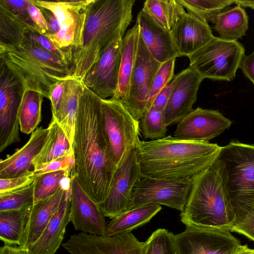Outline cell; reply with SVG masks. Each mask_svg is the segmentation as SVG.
Instances as JSON below:
<instances>
[{"label": "cell", "instance_id": "48", "mask_svg": "<svg viewBox=\"0 0 254 254\" xmlns=\"http://www.w3.org/2000/svg\"><path fill=\"white\" fill-rule=\"evenodd\" d=\"M172 85L170 82L158 93L151 106L163 112L169 100Z\"/></svg>", "mask_w": 254, "mask_h": 254}, {"label": "cell", "instance_id": "7", "mask_svg": "<svg viewBox=\"0 0 254 254\" xmlns=\"http://www.w3.org/2000/svg\"><path fill=\"white\" fill-rule=\"evenodd\" d=\"M245 48L238 41L214 37L208 43L189 56V67L204 79L231 81L245 56Z\"/></svg>", "mask_w": 254, "mask_h": 254}, {"label": "cell", "instance_id": "45", "mask_svg": "<svg viewBox=\"0 0 254 254\" xmlns=\"http://www.w3.org/2000/svg\"><path fill=\"white\" fill-rule=\"evenodd\" d=\"M28 14L40 34L47 36L49 31L43 14L38 6L36 5L31 0L27 7Z\"/></svg>", "mask_w": 254, "mask_h": 254}, {"label": "cell", "instance_id": "17", "mask_svg": "<svg viewBox=\"0 0 254 254\" xmlns=\"http://www.w3.org/2000/svg\"><path fill=\"white\" fill-rule=\"evenodd\" d=\"M232 123L218 110L198 107L178 123L174 137L186 140L209 142L228 128Z\"/></svg>", "mask_w": 254, "mask_h": 254}, {"label": "cell", "instance_id": "8", "mask_svg": "<svg viewBox=\"0 0 254 254\" xmlns=\"http://www.w3.org/2000/svg\"><path fill=\"white\" fill-rule=\"evenodd\" d=\"M101 100V122L110 155L118 168L139 139V121L127 110L120 100Z\"/></svg>", "mask_w": 254, "mask_h": 254}, {"label": "cell", "instance_id": "2", "mask_svg": "<svg viewBox=\"0 0 254 254\" xmlns=\"http://www.w3.org/2000/svg\"><path fill=\"white\" fill-rule=\"evenodd\" d=\"M221 147L209 142L182 140L171 135L138 139L135 147L142 175L159 179L192 178L210 166Z\"/></svg>", "mask_w": 254, "mask_h": 254}, {"label": "cell", "instance_id": "23", "mask_svg": "<svg viewBox=\"0 0 254 254\" xmlns=\"http://www.w3.org/2000/svg\"><path fill=\"white\" fill-rule=\"evenodd\" d=\"M70 193L69 184L58 208L41 236L27 251L28 254H55L59 249L70 221Z\"/></svg>", "mask_w": 254, "mask_h": 254}, {"label": "cell", "instance_id": "36", "mask_svg": "<svg viewBox=\"0 0 254 254\" xmlns=\"http://www.w3.org/2000/svg\"><path fill=\"white\" fill-rule=\"evenodd\" d=\"M142 135L151 140L165 137L168 126L164 114L151 106L139 120Z\"/></svg>", "mask_w": 254, "mask_h": 254}, {"label": "cell", "instance_id": "39", "mask_svg": "<svg viewBox=\"0 0 254 254\" xmlns=\"http://www.w3.org/2000/svg\"><path fill=\"white\" fill-rule=\"evenodd\" d=\"M34 180L33 172L19 177L0 178V196L25 188L33 184Z\"/></svg>", "mask_w": 254, "mask_h": 254}, {"label": "cell", "instance_id": "11", "mask_svg": "<svg viewBox=\"0 0 254 254\" xmlns=\"http://www.w3.org/2000/svg\"><path fill=\"white\" fill-rule=\"evenodd\" d=\"M161 64L150 54L140 34L128 94L126 99L121 101L127 110L138 121L148 109L149 91Z\"/></svg>", "mask_w": 254, "mask_h": 254}, {"label": "cell", "instance_id": "44", "mask_svg": "<svg viewBox=\"0 0 254 254\" xmlns=\"http://www.w3.org/2000/svg\"><path fill=\"white\" fill-rule=\"evenodd\" d=\"M230 231L241 233L254 241V208L242 221L235 224Z\"/></svg>", "mask_w": 254, "mask_h": 254}, {"label": "cell", "instance_id": "10", "mask_svg": "<svg viewBox=\"0 0 254 254\" xmlns=\"http://www.w3.org/2000/svg\"><path fill=\"white\" fill-rule=\"evenodd\" d=\"M192 183L193 178L159 179L141 174L133 188L128 210L148 204H156L182 211Z\"/></svg>", "mask_w": 254, "mask_h": 254}, {"label": "cell", "instance_id": "18", "mask_svg": "<svg viewBox=\"0 0 254 254\" xmlns=\"http://www.w3.org/2000/svg\"><path fill=\"white\" fill-rule=\"evenodd\" d=\"M203 79L189 66L174 76L171 82V92L163 112L168 127L178 124L193 110Z\"/></svg>", "mask_w": 254, "mask_h": 254}, {"label": "cell", "instance_id": "25", "mask_svg": "<svg viewBox=\"0 0 254 254\" xmlns=\"http://www.w3.org/2000/svg\"><path fill=\"white\" fill-rule=\"evenodd\" d=\"M139 35V27L136 21L134 25L126 33L123 38L118 86L112 98L123 101L127 95L136 58Z\"/></svg>", "mask_w": 254, "mask_h": 254}, {"label": "cell", "instance_id": "49", "mask_svg": "<svg viewBox=\"0 0 254 254\" xmlns=\"http://www.w3.org/2000/svg\"><path fill=\"white\" fill-rule=\"evenodd\" d=\"M0 254H28L19 246L4 245L0 248Z\"/></svg>", "mask_w": 254, "mask_h": 254}, {"label": "cell", "instance_id": "35", "mask_svg": "<svg viewBox=\"0 0 254 254\" xmlns=\"http://www.w3.org/2000/svg\"><path fill=\"white\" fill-rule=\"evenodd\" d=\"M143 254H178L175 235L165 229L155 230L144 242Z\"/></svg>", "mask_w": 254, "mask_h": 254}, {"label": "cell", "instance_id": "42", "mask_svg": "<svg viewBox=\"0 0 254 254\" xmlns=\"http://www.w3.org/2000/svg\"><path fill=\"white\" fill-rule=\"evenodd\" d=\"M69 77L57 81L50 87L48 99L51 102L52 117H56L59 112Z\"/></svg>", "mask_w": 254, "mask_h": 254}, {"label": "cell", "instance_id": "28", "mask_svg": "<svg viewBox=\"0 0 254 254\" xmlns=\"http://www.w3.org/2000/svg\"><path fill=\"white\" fill-rule=\"evenodd\" d=\"M161 209L160 205L148 204L128 210L112 219L107 224L105 236L131 232L149 222Z\"/></svg>", "mask_w": 254, "mask_h": 254}, {"label": "cell", "instance_id": "6", "mask_svg": "<svg viewBox=\"0 0 254 254\" xmlns=\"http://www.w3.org/2000/svg\"><path fill=\"white\" fill-rule=\"evenodd\" d=\"M211 165L221 180L238 223L254 208V144L231 142L221 147Z\"/></svg>", "mask_w": 254, "mask_h": 254}, {"label": "cell", "instance_id": "38", "mask_svg": "<svg viewBox=\"0 0 254 254\" xmlns=\"http://www.w3.org/2000/svg\"><path fill=\"white\" fill-rule=\"evenodd\" d=\"M176 59H170L161 64L152 83L149 94L148 109L158 93L170 83L174 77Z\"/></svg>", "mask_w": 254, "mask_h": 254}, {"label": "cell", "instance_id": "9", "mask_svg": "<svg viewBox=\"0 0 254 254\" xmlns=\"http://www.w3.org/2000/svg\"><path fill=\"white\" fill-rule=\"evenodd\" d=\"M32 0L37 6L49 9L56 16L60 30L56 34L46 37L67 55L71 64L72 51L80 43L87 8L93 0Z\"/></svg>", "mask_w": 254, "mask_h": 254}, {"label": "cell", "instance_id": "16", "mask_svg": "<svg viewBox=\"0 0 254 254\" xmlns=\"http://www.w3.org/2000/svg\"><path fill=\"white\" fill-rule=\"evenodd\" d=\"M143 244L131 232L110 237L81 232L62 246L70 254H143Z\"/></svg>", "mask_w": 254, "mask_h": 254}, {"label": "cell", "instance_id": "31", "mask_svg": "<svg viewBox=\"0 0 254 254\" xmlns=\"http://www.w3.org/2000/svg\"><path fill=\"white\" fill-rule=\"evenodd\" d=\"M30 208L0 212V239L4 245L19 246L28 220Z\"/></svg>", "mask_w": 254, "mask_h": 254}, {"label": "cell", "instance_id": "37", "mask_svg": "<svg viewBox=\"0 0 254 254\" xmlns=\"http://www.w3.org/2000/svg\"><path fill=\"white\" fill-rule=\"evenodd\" d=\"M34 203L33 182L25 188L0 196V212L29 209Z\"/></svg>", "mask_w": 254, "mask_h": 254}, {"label": "cell", "instance_id": "32", "mask_svg": "<svg viewBox=\"0 0 254 254\" xmlns=\"http://www.w3.org/2000/svg\"><path fill=\"white\" fill-rule=\"evenodd\" d=\"M142 9L170 31L186 13L178 0H147Z\"/></svg>", "mask_w": 254, "mask_h": 254}, {"label": "cell", "instance_id": "4", "mask_svg": "<svg viewBox=\"0 0 254 254\" xmlns=\"http://www.w3.org/2000/svg\"><path fill=\"white\" fill-rule=\"evenodd\" d=\"M0 63L21 82L49 98L51 86L72 76L69 64L45 50L25 36L10 45H0Z\"/></svg>", "mask_w": 254, "mask_h": 254}, {"label": "cell", "instance_id": "20", "mask_svg": "<svg viewBox=\"0 0 254 254\" xmlns=\"http://www.w3.org/2000/svg\"><path fill=\"white\" fill-rule=\"evenodd\" d=\"M171 34L180 56H190L214 37L208 23L189 12L177 21Z\"/></svg>", "mask_w": 254, "mask_h": 254}, {"label": "cell", "instance_id": "43", "mask_svg": "<svg viewBox=\"0 0 254 254\" xmlns=\"http://www.w3.org/2000/svg\"><path fill=\"white\" fill-rule=\"evenodd\" d=\"M0 0L22 20L39 32L37 27L31 20L27 11V7L31 3V0Z\"/></svg>", "mask_w": 254, "mask_h": 254}, {"label": "cell", "instance_id": "19", "mask_svg": "<svg viewBox=\"0 0 254 254\" xmlns=\"http://www.w3.org/2000/svg\"><path fill=\"white\" fill-rule=\"evenodd\" d=\"M70 220L76 230L94 235L105 236L107 224L105 216L83 190L76 177L70 176Z\"/></svg>", "mask_w": 254, "mask_h": 254}, {"label": "cell", "instance_id": "51", "mask_svg": "<svg viewBox=\"0 0 254 254\" xmlns=\"http://www.w3.org/2000/svg\"><path fill=\"white\" fill-rule=\"evenodd\" d=\"M234 3L242 7H249L254 9V0H234Z\"/></svg>", "mask_w": 254, "mask_h": 254}, {"label": "cell", "instance_id": "41", "mask_svg": "<svg viewBox=\"0 0 254 254\" xmlns=\"http://www.w3.org/2000/svg\"><path fill=\"white\" fill-rule=\"evenodd\" d=\"M25 36L30 41L37 43L44 49L68 63L70 65L67 55L47 37L40 34L37 31L30 32L26 34Z\"/></svg>", "mask_w": 254, "mask_h": 254}, {"label": "cell", "instance_id": "30", "mask_svg": "<svg viewBox=\"0 0 254 254\" xmlns=\"http://www.w3.org/2000/svg\"><path fill=\"white\" fill-rule=\"evenodd\" d=\"M44 97L39 91L24 89L18 112L20 129L23 133H32L40 124Z\"/></svg>", "mask_w": 254, "mask_h": 254}, {"label": "cell", "instance_id": "22", "mask_svg": "<svg viewBox=\"0 0 254 254\" xmlns=\"http://www.w3.org/2000/svg\"><path fill=\"white\" fill-rule=\"evenodd\" d=\"M48 127L37 128L27 142L20 149L0 161V178L19 177L34 170L33 162L44 146L49 134Z\"/></svg>", "mask_w": 254, "mask_h": 254}, {"label": "cell", "instance_id": "46", "mask_svg": "<svg viewBox=\"0 0 254 254\" xmlns=\"http://www.w3.org/2000/svg\"><path fill=\"white\" fill-rule=\"evenodd\" d=\"M46 21L49 34H56L60 30L59 22L54 13L48 9L39 7Z\"/></svg>", "mask_w": 254, "mask_h": 254}, {"label": "cell", "instance_id": "14", "mask_svg": "<svg viewBox=\"0 0 254 254\" xmlns=\"http://www.w3.org/2000/svg\"><path fill=\"white\" fill-rule=\"evenodd\" d=\"M140 176L135 149L132 148L118 167L107 196L98 204L105 217L113 219L128 210L133 188Z\"/></svg>", "mask_w": 254, "mask_h": 254}, {"label": "cell", "instance_id": "47", "mask_svg": "<svg viewBox=\"0 0 254 254\" xmlns=\"http://www.w3.org/2000/svg\"><path fill=\"white\" fill-rule=\"evenodd\" d=\"M239 68L254 85V50L250 55L244 56Z\"/></svg>", "mask_w": 254, "mask_h": 254}, {"label": "cell", "instance_id": "27", "mask_svg": "<svg viewBox=\"0 0 254 254\" xmlns=\"http://www.w3.org/2000/svg\"><path fill=\"white\" fill-rule=\"evenodd\" d=\"M212 23L219 38L237 41L245 35L249 27V18L245 9L237 5L224 8L216 15Z\"/></svg>", "mask_w": 254, "mask_h": 254}, {"label": "cell", "instance_id": "13", "mask_svg": "<svg viewBox=\"0 0 254 254\" xmlns=\"http://www.w3.org/2000/svg\"><path fill=\"white\" fill-rule=\"evenodd\" d=\"M175 239L178 254H232L241 245L224 228L188 227Z\"/></svg>", "mask_w": 254, "mask_h": 254}, {"label": "cell", "instance_id": "1", "mask_svg": "<svg viewBox=\"0 0 254 254\" xmlns=\"http://www.w3.org/2000/svg\"><path fill=\"white\" fill-rule=\"evenodd\" d=\"M74 176L97 204L107 196L117 167L112 160L101 122V100L83 84L72 144Z\"/></svg>", "mask_w": 254, "mask_h": 254}, {"label": "cell", "instance_id": "5", "mask_svg": "<svg viewBox=\"0 0 254 254\" xmlns=\"http://www.w3.org/2000/svg\"><path fill=\"white\" fill-rule=\"evenodd\" d=\"M181 220L186 227L230 230L235 216L221 180L211 165L193 177Z\"/></svg>", "mask_w": 254, "mask_h": 254}, {"label": "cell", "instance_id": "3", "mask_svg": "<svg viewBox=\"0 0 254 254\" xmlns=\"http://www.w3.org/2000/svg\"><path fill=\"white\" fill-rule=\"evenodd\" d=\"M135 0H93L86 11L79 45L72 51V76L82 82L111 43L126 32Z\"/></svg>", "mask_w": 254, "mask_h": 254}, {"label": "cell", "instance_id": "12", "mask_svg": "<svg viewBox=\"0 0 254 254\" xmlns=\"http://www.w3.org/2000/svg\"><path fill=\"white\" fill-rule=\"evenodd\" d=\"M24 88L21 82L0 63V146L20 141L19 106Z\"/></svg>", "mask_w": 254, "mask_h": 254}, {"label": "cell", "instance_id": "29", "mask_svg": "<svg viewBox=\"0 0 254 254\" xmlns=\"http://www.w3.org/2000/svg\"><path fill=\"white\" fill-rule=\"evenodd\" d=\"M48 128L49 132L47 141L33 162L34 169L72 152L71 144L55 118L52 117Z\"/></svg>", "mask_w": 254, "mask_h": 254}, {"label": "cell", "instance_id": "33", "mask_svg": "<svg viewBox=\"0 0 254 254\" xmlns=\"http://www.w3.org/2000/svg\"><path fill=\"white\" fill-rule=\"evenodd\" d=\"M70 174V172L62 170L35 177L34 203L55 194L63 186V181L69 179Z\"/></svg>", "mask_w": 254, "mask_h": 254}, {"label": "cell", "instance_id": "15", "mask_svg": "<svg viewBox=\"0 0 254 254\" xmlns=\"http://www.w3.org/2000/svg\"><path fill=\"white\" fill-rule=\"evenodd\" d=\"M125 34L121 33L111 43L82 81L84 86L101 99L112 98L117 91Z\"/></svg>", "mask_w": 254, "mask_h": 254}, {"label": "cell", "instance_id": "40", "mask_svg": "<svg viewBox=\"0 0 254 254\" xmlns=\"http://www.w3.org/2000/svg\"><path fill=\"white\" fill-rule=\"evenodd\" d=\"M74 165L72 152L67 155L52 162L43 164L35 168L33 171L34 177L59 171H66L71 173Z\"/></svg>", "mask_w": 254, "mask_h": 254}, {"label": "cell", "instance_id": "24", "mask_svg": "<svg viewBox=\"0 0 254 254\" xmlns=\"http://www.w3.org/2000/svg\"><path fill=\"white\" fill-rule=\"evenodd\" d=\"M62 186L50 197L35 203L30 208L26 227L19 247L25 251L37 241L58 208L65 190Z\"/></svg>", "mask_w": 254, "mask_h": 254}, {"label": "cell", "instance_id": "34", "mask_svg": "<svg viewBox=\"0 0 254 254\" xmlns=\"http://www.w3.org/2000/svg\"><path fill=\"white\" fill-rule=\"evenodd\" d=\"M190 13L208 23L224 8L234 3V0H178Z\"/></svg>", "mask_w": 254, "mask_h": 254}, {"label": "cell", "instance_id": "50", "mask_svg": "<svg viewBox=\"0 0 254 254\" xmlns=\"http://www.w3.org/2000/svg\"><path fill=\"white\" fill-rule=\"evenodd\" d=\"M232 254H254V249L241 245Z\"/></svg>", "mask_w": 254, "mask_h": 254}, {"label": "cell", "instance_id": "26", "mask_svg": "<svg viewBox=\"0 0 254 254\" xmlns=\"http://www.w3.org/2000/svg\"><path fill=\"white\" fill-rule=\"evenodd\" d=\"M82 82L73 76L67 79L65 92L55 118L72 144Z\"/></svg>", "mask_w": 254, "mask_h": 254}, {"label": "cell", "instance_id": "21", "mask_svg": "<svg viewBox=\"0 0 254 254\" xmlns=\"http://www.w3.org/2000/svg\"><path fill=\"white\" fill-rule=\"evenodd\" d=\"M136 21L143 42L157 61L163 63L180 57L174 45L171 31L161 25L143 9L138 13Z\"/></svg>", "mask_w": 254, "mask_h": 254}]
</instances>
